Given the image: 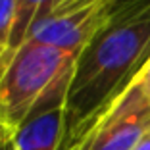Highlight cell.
<instances>
[{"instance_id": "cell-1", "label": "cell", "mask_w": 150, "mask_h": 150, "mask_svg": "<svg viewBox=\"0 0 150 150\" xmlns=\"http://www.w3.org/2000/svg\"><path fill=\"white\" fill-rule=\"evenodd\" d=\"M150 60V0H112L108 18L77 56L58 150H79Z\"/></svg>"}, {"instance_id": "cell-2", "label": "cell", "mask_w": 150, "mask_h": 150, "mask_svg": "<svg viewBox=\"0 0 150 150\" xmlns=\"http://www.w3.org/2000/svg\"><path fill=\"white\" fill-rule=\"evenodd\" d=\"M79 54L50 44L25 42L16 50L0 83V117L16 129L37 102L73 77Z\"/></svg>"}, {"instance_id": "cell-3", "label": "cell", "mask_w": 150, "mask_h": 150, "mask_svg": "<svg viewBox=\"0 0 150 150\" xmlns=\"http://www.w3.org/2000/svg\"><path fill=\"white\" fill-rule=\"evenodd\" d=\"M112 0H60L31 25L25 40L81 54L108 18Z\"/></svg>"}, {"instance_id": "cell-4", "label": "cell", "mask_w": 150, "mask_h": 150, "mask_svg": "<svg viewBox=\"0 0 150 150\" xmlns=\"http://www.w3.org/2000/svg\"><path fill=\"white\" fill-rule=\"evenodd\" d=\"M150 131V96L139 77L94 125L79 150H133Z\"/></svg>"}, {"instance_id": "cell-5", "label": "cell", "mask_w": 150, "mask_h": 150, "mask_svg": "<svg viewBox=\"0 0 150 150\" xmlns=\"http://www.w3.org/2000/svg\"><path fill=\"white\" fill-rule=\"evenodd\" d=\"M69 83L60 85L37 102L27 117L12 131L16 150H58Z\"/></svg>"}, {"instance_id": "cell-6", "label": "cell", "mask_w": 150, "mask_h": 150, "mask_svg": "<svg viewBox=\"0 0 150 150\" xmlns=\"http://www.w3.org/2000/svg\"><path fill=\"white\" fill-rule=\"evenodd\" d=\"M60 0H18L16 4V21H13V33L10 48L18 50L27 39V33L31 25L44 13H48Z\"/></svg>"}, {"instance_id": "cell-7", "label": "cell", "mask_w": 150, "mask_h": 150, "mask_svg": "<svg viewBox=\"0 0 150 150\" xmlns=\"http://www.w3.org/2000/svg\"><path fill=\"white\" fill-rule=\"evenodd\" d=\"M18 0H0V56L10 48Z\"/></svg>"}, {"instance_id": "cell-8", "label": "cell", "mask_w": 150, "mask_h": 150, "mask_svg": "<svg viewBox=\"0 0 150 150\" xmlns=\"http://www.w3.org/2000/svg\"><path fill=\"white\" fill-rule=\"evenodd\" d=\"M13 54H16V50H13V48H8L4 54H2V56H0V83H2V77H4L6 69H8L10 62H12Z\"/></svg>"}, {"instance_id": "cell-9", "label": "cell", "mask_w": 150, "mask_h": 150, "mask_svg": "<svg viewBox=\"0 0 150 150\" xmlns=\"http://www.w3.org/2000/svg\"><path fill=\"white\" fill-rule=\"evenodd\" d=\"M139 81H141V85L144 87V91H146V94L150 96V60L146 62V66H144V69L141 71V75H139Z\"/></svg>"}, {"instance_id": "cell-10", "label": "cell", "mask_w": 150, "mask_h": 150, "mask_svg": "<svg viewBox=\"0 0 150 150\" xmlns=\"http://www.w3.org/2000/svg\"><path fill=\"white\" fill-rule=\"evenodd\" d=\"M10 135H12V129L8 127V123H6L4 119L0 117V142H4Z\"/></svg>"}, {"instance_id": "cell-11", "label": "cell", "mask_w": 150, "mask_h": 150, "mask_svg": "<svg viewBox=\"0 0 150 150\" xmlns=\"http://www.w3.org/2000/svg\"><path fill=\"white\" fill-rule=\"evenodd\" d=\"M133 150H150V131L146 133V135L141 139V141H139V144L135 146Z\"/></svg>"}, {"instance_id": "cell-12", "label": "cell", "mask_w": 150, "mask_h": 150, "mask_svg": "<svg viewBox=\"0 0 150 150\" xmlns=\"http://www.w3.org/2000/svg\"><path fill=\"white\" fill-rule=\"evenodd\" d=\"M0 150H16V146H13V141H12V135H10V137L6 139L4 142H0Z\"/></svg>"}]
</instances>
